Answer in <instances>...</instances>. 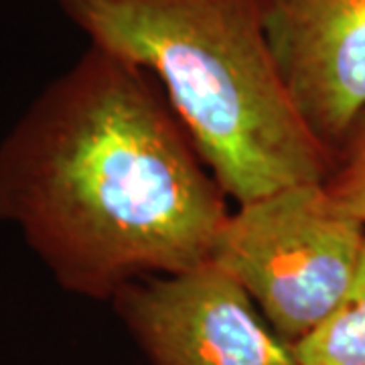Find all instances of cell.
<instances>
[{
	"label": "cell",
	"instance_id": "obj_1",
	"mask_svg": "<svg viewBox=\"0 0 365 365\" xmlns=\"http://www.w3.org/2000/svg\"><path fill=\"white\" fill-rule=\"evenodd\" d=\"M227 199L157 78L96 45L0 140V222L86 299L207 262Z\"/></svg>",
	"mask_w": 365,
	"mask_h": 365
},
{
	"label": "cell",
	"instance_id": "obj_6",
	"mask_svg": "<svg viewBox=\"0 0 365 365\" xmlns=\"http://www.w3.org/2000/svg\"><path fill=\"white\" fill-rule=\"evenodd\" d=\"M292 351L299 365H365V250L347 294Z\"/></svg>",
	"mask_w": 365,
	"mask_h": 365
},
{
	"label": "cell",
	"instance_id": "obj_4",
	"mask_svg": "<svg viewBox=\"0 0 365 365\" xmlns=\"http://www.w3.org/2000/svg\"><path fill=\"white\" fill-rule=\"evenodd\" d=\"M112 304L150 365H299L292 345L211 260L134 280Z\"/></svg>",
	"mask_w": 365,
	"mask_h": 365
},
{
	"label": "cell",
	"instance_id": "obj_7",
	"mask_svg": "<svg viewBox=\"0 0 365 365\" xmlns=\"http://www.w3.org/2000/svg\"><path fill=\"white\" fill-rule=\"evenodd\" d=\"M323 185L343 211L365 225V110L337 146Z\"/></svg>",
	"mask_w": 365,
	"mask_h": 365
},
{
	"label": "cell",
	"instance_id": "obj_5",
	"mask_svg": "<svg viewBox=\"0 0 365 365\" xmlns=\"http://www.w3.org/2000/svg\"><path fill=\"white\" fill-rule=\"evenodd\" d=\"M264 13L294 104L335 155L365 110V0H264Z\"/></svg>",
	"mask_w": 365,
	"mask_h": 365
},
{
	"label": "cell",
	"instance_id": "obj_2",
	"mask_svg": "<svg viewBox=\"0 0 365 365\" xmlns=\"http://www.w3.org/2000/svg\"><path fill=\"white\" fill-rule=\"evenodd\" d=\"M90 45L153 73L235 205L323 182L317 138L276 63L264 0H47Z\"/></svg>",
	"mask_w": 365,
	"mask_h": 365
},
{
	"label": "cell",
	"instance_id": "obj_3",
	"mask_svg": "<svg viewBox=\"0 0 365 365\" xmlns=\"http://www.w3.org/2000/svg\"><path fill=\"white\" fill-rule=\"evenodd\" d=\"M364 250V223L323 182H299L230 211L209 260L294 345L347 294Z\"/></svg>",
	"mask_w": 365,
	"mask_h": 365
}]
</instances>
